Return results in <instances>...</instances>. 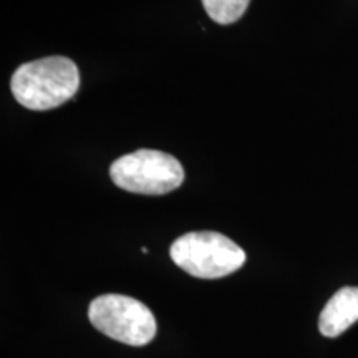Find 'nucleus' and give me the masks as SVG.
<instances>
[{
	"label": "nucleus",
	"mask_w": 358,
	"mask_h": 358,
	"mask_svg": "<svg viewBox=\"0 0 358 358\" xmlns=\"http://www.w3.org/2000/svg\"><path fill=\"white\" fill-rule=\"evenodd\" d=\"M80 87V71L66 57H47L27 62L12 75L15 100L29 110L43 111L64 105Z\"/></svg>",
	"instance_id": "nucleus-1"
},
{
	"label": "nucleus",
	"mask_w": 358,
	"mask_h": 358,
	"mask_svg": "<svg viewBox=\"0 0 358 358\" xmlns=\"http://www.w3.org/2000/svg\"><path fill=\"white\" fill-rule=\"evenodd\" d=\"M169 254L179 268L198 279H221L245 264L243 248L213 231L187 232L178 237Z\"/></svg>",
	"instance_id": "nucleus-2"
},
{
	"label": "nucleus",
	"mask_w": 358,
	"mask_h": 358,
	"mask_svg": "<svg viewBox=\"0 0 358 358\" xmlns=\"http://www.w3.org/2000/svg\"><path fill=\"white\" fill-rule=\"evenodd\" d=\"M110 176L122 189L134 194H168L185 181V169L174 156L156 150H138L111 164Z\"/></svg>",
	"instance_id": "nucleus-3"
},
{
	"label": "nucleus",
	"mask_w": 358,
	"mask_h": 358,
	"mask_svg": "<svg viewBox=\"0 0 358 358\" xmlns=\"http://www.w3.org/2000/svg\"><path fill=\"white\" fill-rule=\"evenodd\" d=\"M88 319L106 337L131 347H143L156 337L153 312L128 295H100L90 303Z\"/></svg>",
	"instance_id": "nucleus-4"
},
{
	"label": "nucleus",
	"mask_w": 358,
	"mask_h": 358,
	"mask_svg": "<svg viewBox=\"0 0 358 358\" xmlns=\"http://www.w3.org/2000/svg\"><path fill=\"white\" fill-rule=\"evenodd\" d=\"M358 322V287H343L325 303L319 317V330L324 337H338Z\"/></svg>",
	"instance_id": "nucleus-5"
},
{
	"label": "nucleus",
	"mask_w": 358,
	"mask_h": 358,
	"mask_svg": "<svg viewBox=\"0 0 358 358\" xmlns=\"http://www.w3.org/2000/svg\"><path fill=\"white\" fill-rule=\"evenodd\" d=\"M204 10L221 25L234 24L248 10L250 0H201Z\"/></svg>",
	"instance_id": "nucleus-6"
}]
</instances>
